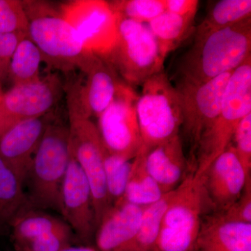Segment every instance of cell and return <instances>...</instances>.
Masks as SVG:
<instances>
[{"mask_svg": "<svg viewBox=\"0 0 251 251\" xmlns=\"http://www.w3.org/2000/svg\"><path fill=\"white\" fill-rule=\"evenodd\" d=\"M136 104L143 147L151 149L180 135L182 115L179 92L164 71L142 85Z\"/></svg>", "mask_w": 251, "mask_h": 251, "instance_id": "5", "label": "cell"}, {"mask_svg": "<svg viewBox=\"0 0 251 251\" xmlns=\"http://www.w3.org/2000/svg\"><path fill=\"white\" fill-rule=\"evenodd\" d=\"M29 25L27 35L37 46L43 60L65 72L75 70L87 51L75 29L62 17L45 7L23 1Z\"/></svg>", "mask_w": 251, "mask_h": 251, "instance_id": "7", "label": "cell"}, {"mask_svg": "<svg viewBox=\"0 0 251 251\" xmlns=\"http://www.w3.org/2000/svg\"><path fill=\"white\" fill-rule=\"evenodd\" d=\"M218 215L226 221L251 224V181L247 182L241 197L227 210Z\"/></svg>", "mask_w": 251, "mask_h": 251, "instance_id": "32", "label": "cell"}, {"mask_svg": "<svg viewBox=\"0 0 251 251\" xmlns=\"http://www.w3.org/2000/svg\"><path fill=\"white\" fill-rule=\"evenodd\" d=\"M64 92L63 82L54 74L13 85L0 98V136L19 122L50 113Z\"/></svg>", "mask_w": 251, "mask_h": 251, "instance_id": "12", "label": "cell"}, {"mask_svg": "<svg viewBox=\"0 0 251 251\" xmlns=\"http://www.w3.org/2000/svg\"><path fill=\"white\" fill-rule=\"evenodd\" d=\"M115 16V38L109 49L100 56L111 65L125 83L133 88L163 72L166 58L147 23Z\"/></svg>", "mask_w": 251, "mask_h": 251, "instance_id": "2", "label": "cell"}, {"mask_svg": "<svg viewBox=\"0 0 251 251\" xmlns=\"http://www.w3.org/2000/svg\"><path fill=\"white\" fill-rule=\"evenodd\" d=\"M29 21L23 1L0 0V33L27 34Z\"/></svg>", "mask_w": 251, "mask_h": 251, "instance_id": "29", "label": "cell"}, {"mask_svg": "<svg viewBox=\"0 0 251 251\" xmlns=\"http://www.w3.org/2000/svg\"><path fill=\"white\" fill-rule=\"evenodd\" d=\"M27 35L22 33H0V85L9 75L11 57L20 41Z\"/></svg>", "mask_w": 251, "mask_h": 251, "instance_id": "33", "label": "cell"}, {"mask_svg": "<svg viewBox=\"0 0 251 251\" xmlns=\"http://www.w3.org/2000/svg\"><path fill=\"white\" fill-rule=\"evenodd\" d=\"M251 56V17L195 38L178 69L177 85H198L232 72Z\"/></svg>", "mask_w": 251, "mask_h": 251, "instance_id": "1", "label": "cell"}, {"mask_svg": "<svg viewBox=\"0 0 251 251\" xmlns=\"http://www.w3.org/2000/svg\"><path fill=\"white\" fill-rule=\"evenodd\" d=\"M59 213L81 242L88 244L95 237L97 223L90 184L71 153L61 188Z\"/></svg>", "mask_w": 251, "mask_h": 251, "instance_id": "14", "label": "cell"}, {"mask_svg": "<svg viewBox=\"0 0 251 251\" xmlns=\"http://www.w3.org/2000/svg\"><path fill=\"white\" fill-rule=\"evenodd\" d=\"M3 92L1 91V85H0V98H1V95H2Z\"/></svg>", "mask_w": 251, "mask_h": 251, "instance_id": "36", "label": "cell"}, {"mask_svg": "<svg viewBox=\"0 0 251 251\" xmlns=\"http://www.w3.org/2000/svg\"><path fill=\"white\" fill-rule=\"evenodd\" d=\"M147 151L141 150L133 158L129 179L122 199L136 205L147 206L163 196L161 188L149 174L145 166Z\"/></svg>", "mask_w": 251, "mask_h": 251, "instance_id": "22", "label": "cell"}, {"mask_svg": "<svg viewBox=\"0 0 251 251\" xmlns=\"http://www.w3.org/2000/svg\"><path fill=\"white\" fill-rule=\"evenodd\" d=\"M117 201L105 213L95 233L99 251H125L139 228L145 208Z\"/></svg>", "mask_w": 251, "mask_h": 251, "instance_id": "17", "label": "cell"}, {"mask_svg": "<svg viewBox=\"0 0 251 251\" xmlns=\"http://www.w3.org/2000/svg\"><path fill=\"white\" fill-rule=\"evenodd\" d=\"M133 160L110 154L105 150L104 171L107 193L111 206L123 198L133 166Z\"/></svg>", "mask_w": 251, "mask_h": 251, "instance_id": "27", "label": "cell"}, {"mask_svg": "<svg viewBox=\"0 0 251 251\" xmlns=\"http://www.w3.org/2000/svg\"><path fill=\"white\" fill-rule=\"evenodd\" d=\"M139 94L122 82L115 98L98 117L100 139L107 152L133 160L143 147L136 104Z\"/></svg>", "mask_w": 251, "mask_h": 251, "instance_id": "9", "label": "cell"}, {"mask_svg": "<svg viewBox=\"0 0 251 251\" xmlns=\"http://www.w3.org/2000/svg\"><path fill=\"white\" fill-rule=\"evenodd\" d=\"M70 161L69 126L52 120L33 157L25 185L33 209L59 212L61 188Z\"/></svg>", "mask_w": 251, "mask_h": 251, "instance_id": "3", "label": "cell"}, {"mask_svg": "<svg viewBox=\"0 0 251 251\" xmlns=\"http://www.w3.org/2000/svg\"><path fill=\"white\" fill-rule=\"evenodd\" d=\"M50 114L16 124L0 136V157L24 184L33 157L46 128Z\"/></svg>", "mask_w": 251, "mask_h": 251, "instance_id": "16", "label": "cell"}, {"mask_svg": "<svg viewBox=\"0 0 251 251\" xmlns=\"http://www.w3.org/2000/svg\"><path fill=\"white\" fill-rule=\"evenodd\" d=\"M66 224L44 211L28 209L16 218L10 228L14 247L20 251L32 241Z\"/></svg>", "mask_w": 251, "mask_h": 251, "instance_id": "21", "label": "cell"}, {"mask_svg": "<svg viewBox=\"0 0 251 251\" xmlns=\"http://www.w3.org/2000/svg\"><path fill=\"white\" fill-rule=\"evenodd\" d=\"M62 251H99L96 248L91 247L90 245L79 246V247H71L64 249Z\"/></svg>", "mask_w": 251, "mask_h": 251, "instance_id": "35", "label": "cell"}, {"mask_svg": "<svg viewBox=\"0 0 251 251\" xmlns=\"http://www.w3.org/2000/svg\"><path fill=\"white\" fill-rule=\"evenodd\" d=\"M108 4L117 16L143 23H150L166 11L164 0H117Z\"/></svg>", "mask_w": 251, "mask_h": 251, "instance_id": "28", "label": "cell"}, {"mask_svg": "<svg viewBox=\"0 0 251 251\" xmlns=\"http://www.w3.org/2000/svg\"><path fill=\"white\" fill-rule=\"evenodd\" d=\"M216 216L202 224L195 251H251V224Z\"/></svg>", "mask_w": 251, "mask_h": 251, "instance_id": "19", "label": "cell"}, {"mask_svg": "<svg viewBox=\"0 0 251 251\" xmlns=\"http://www.w3.org/2000/svg\"><path fill=\"white\" fill-rule=\"evenodd\" d=\"M202 181L208 210L219 214L241 197L251 179L246 175L234 149L229 146L203 173Z\"/></svg>", "mask_w": 251, "mask_h": 251, "instance_id": "15", "label": "cell"}, {"mask_svg": "<svg viewBox=\"0 0 251 251\" xmlns=\"http://www.w3.org/2000/svg\"><path fill=\"white\" fill-rule=\"evenodd\" d=\"M69 151L85 174L91 191L97 228L111 207L104 171L105 149L97 125L89 119L69 120Z\"/></svg>", "mask_w": 251, "mask_h": 251, "instance_id": "10", "label": "cell"}, {"mask_svg": "<svg viewBox=\"0 0 251 251\" xmlns=\"http://www.w3.org/2000/svg\"><path fill=\"white\" fill-rule=\"evenodd\" d=\"M232 72L222 74L201 85H176L182 115L181 129L190 147V164L203 134L219 115Z\"/></svg>", "mask_w": 251, "mask_h": 251, "instance_id": "11", "label": "cell"}, {"mask_svg": "<svg viewBox=\"0 0 251 251\" xmlns=\"http://www.w3.org/2000/svg\"><path fill=\"white\" fill-rule=\"evenodd\" d=\"M73 232L67 224L44 234L20 251H62L72 246Z\"/></svg>", "mask_w": 251, "mask_h": 251, "instance_id": "30", "label": "cell"}, {"mask_svg": "<svg viewBox=\"0 0 251 251\" xmlns=\"http://www.w3.org/2000/svg\"><path fill=\"white\" fill-rule=\"evenodd\" d=\"M75 69L80 75L64 87L69 120L98 118L124 82L107 61L91 51H87Z\"/></svg>", "mask_w": 251, "mask_h": 251, "instance_id": "8", "label": "cell"}, {"mask_svg": "<svg viewBox=\"0 0 251 251\" xmlns=\"http://www.w3.org/2000/svg\"><path fill=\"white\" fill-rule=\"evenodd\" d=\"M145 166L163 194L177 188L188 176L186 173L191 167L180 135L147 152Z\"/></svg>", "mask_w": 251, "mask_h": 251, "instance_id": "18", "label": "cell"}, {"mask_svg": "<svg viewBox=\"0 0 251 251\" xmlns=\"http://www.w3.org/2000/svg\"><path fill=\"white\" fill-rule=\"evenodd\" d=\"M251 17V0H221L216 2L196 30L202 37Z\"/></svg>", "mask_w": 251, "mask_h": 251, "instance_id": "26", "label": "cell"}, {"mask_svg": "<svg viewBox=\"0 0 251 251\" xmlns=\"http://www.w3.org/2000/svg\"><path fill=\"white\" fill-rule=\"evenodd\" d=\"M251 113V56L231 74L215 120L204 132L193 159V173L202 175L231 145L234 132Z\"/></svg>", "mask_w": 251, "mask_h": 251, "instance_id": "4", "label": "cell"}, {"mask_svg": "<svg viewBox=\"0 0 251 251\" xmlns=\"http://www.w3.org/2000/svg\"><path fill=\"white\" fill-rule=\"evenodd\" d=\"M165 9L168 12L184 16L196 17L199 1L198 0H164Z\"/></svg>", "mask_w": 251, "mask_h": 251, "instance_id": "34", "label": "cell"}, {"mask_svg": "<svg viewBox=\"0 0 251 251\" xmlns=\"http://www.w3.org/2000/svg\"><path fill=\"white\" fill-rule=\"evenodd\" d=\"M30 208L24 184L0 157V232L11 228L16 218Z\"/></svg>", "mask_w": 251, "mask_h": 251, "instance_id": "20", "label": "cell"}, {"mask_svg": "<svg viewBox=\"0 0 251 251\" xmlns=\"http://www.w3.org/2000/svg\"><path fill=\"white\" fill-rule=\"evenodd\" d=\"M60 14L80 36L86 50L100 55L115 35V16L108 1L76 0L61 6Z\"/></svg>", "mask_w": 251, "mask_h": 251, "instance_id": "13", "label": "cell"}, {"mask_svg": "<svg viewBox=\"0 0 251 251\" xmlns=\"http://www.w3.org/2000/svg\"><path fill=\"white\" fill-rule=\"evenodd\" d=\"M42 54L28 35L20 41L10 62L9 75L13 85H24L41 79Z\"/></svg>", "mask_w": 251, "mask_h": 251, "instance_id": "25", "label": "cell"}, {"mask_svg": "<svg viewBox=\"0 0 251 251\" xmlns=\"http://www.w3.org/2000/svg\"><path fill=\"white\" fill-rule=\"evenodd\" d=\"M232 141L234 145L229 146L234 149L246 175L251 179V113L244 117L239 124Z\"/></svg>", "mask_w": 251, "mask_h": 251, "instance_id": "31", "label": "cell"}, {"mask_svg": "<svg viewBox=\"0 0 251 251\" xmlns=\"http://www.w3.org/2000/svg\"><path fill=\"white\" fill-rule=\"evenodd\" d=\"M194 19L164 11L147 23L165 58L188 37Z\"/></svg>", "mask_w": 251, "mask_h": 251, "instance_id": "23", "label": "cell"}, {"mask_svg": "<svg viewBox=\"0 0 251 251\" xmlns=\"http://www.w3.org/2000/svg\"><path fill=\"white\" fill-rule=\"evenodd\" d=\"M176 188L165 193L159 201L145 208L138 232L125 251H153L162 220L174 197Z\"/></svg>", "mask_w": 251, "mask_h": 251, "instance_id": "24", "label": "cell"}, {"mask_svg": "<svg viewBox=\"0 0 251 251\" xmlns=\"http://www.w3.org/2000/svg\"><path fill=\"white\" fill-rule=\"evenodd\" d=\"M207 210L202 175L191 173L176 188L153 251H195L202 216Z\"/></svg>", "mask_w": 251, "mask_h": 251, "instance_id": "6", "label": "cell"}]
</instances>
